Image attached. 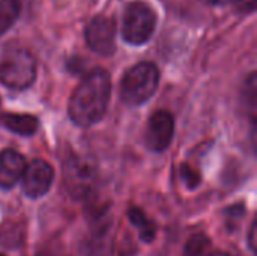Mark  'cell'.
<instances>
[{
    "mask_svg": "<svg viewBox=\"0 0 257 256\" xmlns=\"http://www.w3.org/2000/svg\"><path fill=\"white\" fill-rule=\"evenodd\" d=\"M173 134H175L173 116L166 110H160L155 112L148 121L146 131H145V143L151 151L163 152L170 146L173 140Z\"/></svg>",
    "mask_w": 257,
    "mask_h": 256,
    "instance_id": "cell-8",
    "label": "cell"
},
{
    "mask_svg": "<svg viewBox=\"0 0 257 256\" xmlns=\"http://www.w3.org/2000/svg\"><path fill=\"white\" fill-rule=\"evenodd\" d=\"M36 78V60L33 54L17 45L0 48V83L9 89L23 91Z\"/></svg>",
    "mask_w": 257,
    "mask_h": 256,
    "instance_id": "cell-2",
    "label": "cell"
},
{
    "mask_svg": "<svg viewBox=\"0 0 257 256\" xmlns=\"http://www.w3.org/2000/svg\"><path fill=\"white\" fill-rule=\"evenodd\" d=\"M203 256H239L233 252H229V250H212V252H206Z\"/></svg>",
    "mask_w": 257,
    "mask_h": 256,
    "instance_id": "cell-18",
    "label": "cell"
},
{
    "mask_svg": "<svg viewBox=\"0 0 257 256\" xmlns=\"http://www.w3.org/2000/svg\"><path fill=\"white\" fill-rule=\"evenodd\" d=\"M24 240V231H0V244L6 247H18Z\"/></svg>",
    "mask_w": 257,
    "mask_h": 256,
    "instance_id": "cell-14",
    "label": "cell"
},
{
    "mask_svg": "<svg viewBox=\"0 0 257 256\" xmlns=\"http://www.w3.org/2000/svg\"><path fill=\"white\" fill-rule=\"evenodd\" d=\"M26 169L24 157L15 149L0 151V189L9 190L20 180Z\"/></svg>",
    "mask_w": 257,
    "mask_h": 256,
    "instance_id": "cell-9",
    "label": "cell"
},
{
    "mask_svg": "<svg viewBox=\"0 0 257 256\" xmlns=\"http://www.w3.org/2000/svg\"><path fill=\"white\" fill-rule=\"evenodd\" d=\"M158 83V66L152 62H140L123 74L119 94L123 103L130 106H140L155 94Z\"/></svg>",
    "mask_w": 257,
    "mask_h": 256,
    "instance_id": "cell-3",
    "label": "cell"
},
{
    "mask_svg": "<svg viewBox=\"0 0 257 256\" xmlns=\"http://www.w3.org/2000/svg\"><path fill=\"white\" fill-rule=\"evenodd\" d=\"M128 219L137 228L139 237L145 243H152L157 235V226L155 223L145 214V211L139 207H133L128 210Z\"/></svg>",
    "mask_w": 257,
    "mask_h": 256,
    "instance_id": "cell-11",
    "label": "cell"
},
{
    "mask_svg": "<svg viewBox=\"0 0 257 256\" xmlns=\"http://www.w3.org/2000/svg\"><path fill=\"white\" fill-rule=\"evenodd\" d=\"M21 11L20 0H0V36L15 23Z\"/></svg>",
    "mask_w": 257,
    "mask_h": 256,
    "instance_id": "cell-12",
    "label": "cell"
},
{
    "mask_svg": "<svg viewBox=\"0 0 257 256\" xmlns=\"http://www.w3.org/2000/svg\"><path fill=\"white\" fill-rule=\"evenodd\" d=\"M87 45L101 56H110L116 48V21L104 14L93 17L86 26Z\"/></svg>",
    "mask_w": 257,
    "mask_h": 256,
    "instance_id": "cell-6",
    "label": "cell"
},
{
    "mask_svg": "<svg viewBox=\"0 0 257 256\" xmlns=\"http://www.w3.org/2000/svg\"><path fill=\"white\" fill-rule=\"evenodd\" d=\"M248 246H250V250L256 255V220L251 222V226L248 231Z\"/></svg>",
    "mask_w": 257,
    "mask_h": 256,
    "instance_id": "cell-17",
    "label": "cell"
},
{
    "mask_svg": "<svg viewBox=\"0 0 257 256\" xmlns=\"http://www.w3.org/2000/svg\"><path fill=\"white\" fill-rule=\"evenodd\" d=\"M68 190L77 198L92 193L96 183V166L86 157H71L63 166Z\"/></svg>",
    "mask_w": 257,
    "mask_h": 256,
    "instance_id": "cell-5",
    "label": "cell"
},
{
    "mask_svg": "<svg viewBox=\"0 0 257 256\" xmlns=\"http://www.w3.org/2000/svg\"><path fill=\"white\" fill-rule=\"evenodd\" d=\"M211 247V238L205 232L194 234L188 238L184 247V256H203Z\"/></svg>",
    "mask_w": 257,
    "mask_h": 256,
    "instance_id": "cell-13",
    "label": "cell"
},
{
    "mask_svg": "<svg viewBox=\"0 0 257 256\" xmlns=\"http://www.w3.org/2000/svg\"><path fill=\"white\" fill-rule=\"evenodd\" d=\"M157 27V14L148 3L134 0L125 8L122 36L131 45H142L151 39Z\"/></svg>",
    "mask_w": 257,
    "mask_h": 256,
    "instance_id": "cell-4",
    "label": "cell"
},
{
    "mask_svg": "<svg viewBox=\"0 0 257 256\" xmlns=\"http://www.w3.org/2000/svg\"><path fill=\"white\" fill-rule=\"evenodd\" d=\"M211 5H226L229 2H233V0H208Z\"/></svg>",
    "mask_w": 257,
    "mask_h": 256,
    "instance_id": "cell-19",
    "label": "cell"
},
{
    "mask_svg": "<svg viewBox=\"0 0 257 256\" xmlns=\"http://www.w3.org/2000/svg\"><path fill=\"white\" fill-rule=\"evenodd\" d=\"M181 174H182V178H184V181H185V184H187L188 189L193 190V189H196L200 184V175L196 170H193L188 164L182 166Z\"/></svg>",
    "mask_w": 257,
    "mask_h": 256,
    "instance_id": "cell-15",
    "label": "cell"
},
{
    "mask_svg": "<svg viewBox=\"0 0 257 256\" xmlns=\"http://www.w3.org/2000/svg\"><path fill=\"white\" fill-rule=\"evenodd\" d=\"M54 180V170L50 163L45 160L36 158L26 164V169L21 175V187L26 196L38 199L48 193Z\"/></svg>",
    "mask_w": 257,
    "mask_h": 256,
    "instance_id": "cell-7",
    "label": "cell"
},
{
    "mask_svg": "<svg viewBox=\"0 0 257 256\" xmlns=\"http://www.w3.org/2000/svg\"><path fill=\"white\" fill-rule=\"evenodd\" d=\"M0 256H5V255H3V253H0Z\"/></svg>",
    "mask_w": 257,
    "mask_h": 256,
    "instance_id": "cell-20",
    "label": "cell"
},
{
    "mask_svg": "<svg viewBox=\"0 0 257 256\" xmlns=\"http://www.w3.org/2000/svg\"><path fill=\"white\" fill-rule=\"evenodd\" d=\"M0 125L6 130L20 134V136H32L38 130V119L32 115H20V113H0Z\"/></svg>",
    "mask_w": 257,
    "mask_h": 256,
    "instance_id": "cell-10",
    "label": "cell"
},
{
    "mask_svg": "<svg viewBox=\"0 0 257 256\" xmlns=\"http://www.w3.org/2000/svg\"><path fill=\"white\" fill-rule=\"evenodd\" d=\"M235 5L241 14H251L256 11L257 0H235Z\"/></svg>",
    "mask_w": 257,
    "mask_h": 256,
    "instance_id": "cell-16",
    "label": "cell"
},
{
    "mask_svg": "<svg viewBox=\"0 0 257 256\" xmlns=\"http://www.w3.org/2000/svg\"><path fill=\"white\" fill-rule=\"evenodd\" d=\"M110 95V74L102 68L92 69L83 77L69 98V118L80 127H90L96 124L105 115Z\"/></svg>",
    "mask_w": 257,
    "mask_h": 256,
    "instance_id": "cell-1",
    "label": "cell"
}]
</instances>
